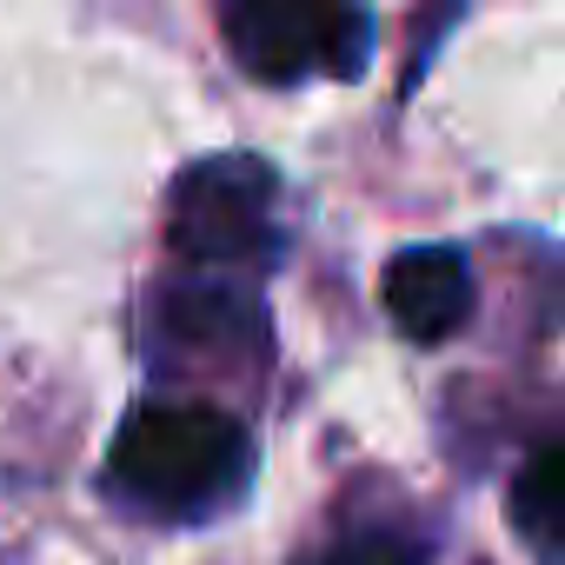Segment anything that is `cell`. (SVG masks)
<instances>
[{"label":"cell","instance_id":"6da1fadb","mask_svg":"<svg viewBox=\"0 0 565 565\" xmlns=\"http://www.w3.org/2000/svg\"><path fill=\"white\" fill-rule=\"evenodd\" d=\"M107 479L147 505V512H206L220 505L239 479H246V433L233 413L220 406H134L120 439H114V459H107Z\"/></svg>","mask_w":565,"mask_h":565},{"label":"cell","instance_id":"7a4b0ae2","mask_svg":"<svg viewBox=\"0 0 565 565\" xmlns=\"http://www.w3.org/2000/svg\"><path fill=\"white\" fill-rule=\"evenodd\" d=\"M226 47L253 81L300 74H360L366 67V14L360 0H220Z\"/></svg>","mask_w":565,"mask_h":565},{"label":"cell","instance_id":"3957f363","mask_svg":"<svg viewBox=\"0 0 565 565\" xmlns=\"http://www.w3.org/2000/svg\"><path fill=\"white\" fill-rule=\"evenodd\" d=\"M273 239V167L253 153H213L180 173L167 206V246L193 266L259 259Z\"/></svg>","mask_w":565,"mask_h":565},{"label":"cell","instance_id":"277c9868","mask_svg":"<svg viewBox=\"0 0 565 565\" xmlns=\"http://www.w3.org/2000/svg\"><path fill=\"white\" fill-rule=\"evenodd\" d=\"M386 313L406 340L433 347V340H452L472 313V273L452 246H406L393 253L386 266Z\"/></svg>","mask_w":565,"mask_h":565},{"label":"cell","instance_id":"5b68a950","mask_svg":"<svg viewBox=\"0 0 565 565\" xmlns=\"http://www.w3.org/2000/svg\"><path fill=\"white\" fill-rule=\"evenodd\" d=\"M512 519H519V532L565 552V446L525 459V472L512 479Z\"/></svg>","mask_w":565,"mask_h":565},{"label":"cell","instance_id":"8992f818","mask_svg":"<svg viewBox=\"0 0 565 565\" xmlns=\"http://www.w3.org/2000/svg\"><path fill=\"white\" fill-rule=\"evenodd\" d=\"M167 320H173V333H193V340H226V327L253 333V307L233 300V294H213V287L173 294V300H167Z\"/></svg>","mask_w":565,"mask_h":565},{"label":"cell","instance_id":"52a82bcc","mask_svg":"<svg viewBox=\"0 0 565 565\" xmlns=\"http://www.w3.org/2000/svg\"><path fill=\"white\" fill-rule=\"evenodd\" d=\"M320 565H433V552H426V539H413V532L366 525V532H347L340 545H327Z\"/></svg>","mask_w":565,"mask_h":565}]
</instances>
